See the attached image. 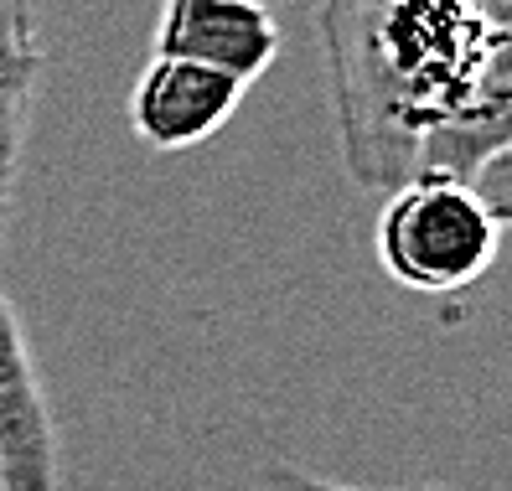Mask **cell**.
<instances>
[{
	"mask_svg": "<svg viewBox=\"0 0 512 491\" xmlns=\"http://www.w3.org/2000/svg\"><path fill=\"white\" fill-rule=\"evenodd\" d=\"M156 57H182L254 83L280 57V21L264 0H161Z\"/></svg>",
	"mask_w": 512,
	"mask_h": 491,
	"instance_id": "cell-3",
	"label": "cell"
},
{
	"mask_svg": "<svg viewBox=\"0 0 512 491\" xmlns=\"http://www.w3.org/2000/svg\"><path fill=\"white\" fill-rule=\"evenodd\" d=\"M378 264L414 295H461L492 269L502 223L466 181H404L378 212Z\"/></svg>",
	"mask_w": 512,
	"mask_h": 491,
	"instance_id": "cell-2",
	"label": "cell"
},
{
	"mask_svg": "<svg viewBox=\"0 0 512 491\" xmlns=\"http://www.w3.org/2000/svg\"><path fill=\"white\" fill-rule=\"evenodd\" d=\"M47 73V52L37 37L32 0H0V238H6L16 181H21V150L32 130L37 88Z\"/></svg>",
	"mask_w": 512,
	"mask_h": 491,
	"instance_id": "cell-6",
	"label": "cell"
},
{
	"mask_svg": "<svg viewBox=\"0 0 512 491\" xmlns=\"http://www.w3.org/2000/svg\"><path fill=\"white\" fill-rule=\"evenodd\" d=\"M0 491H57V424L26 326L0 290Z\"/></svg>",
	"mask_w": 512,
	"mask_h": 491,
	"instance_id": "cell-4",
	"label": "cell"
},
{
	"mask_svg": "<svg viewBox=\"0 0 512 491\" xmlns=\"http://www.w3.org/2000/svg\"><path fill=\"white\" fill-rule=\"evenodd\" d=\"M357 187L476 181L512 150V0H316Z\"/></svg>",
	"mask_w": 512,
	"mask_h": 491,
	"instance_id": "cell-1",
	"label": "cell"
},
{
	"mask_svg": "<svg viewBox=\"0 0 512 491\" xmlns=\"http://www.w3.org/2000/svg\"><path fill=\"white\" fill-rule=\"evenodd\" d=\"M244 104V83L182 57H150L130 94V130L150 150H192L213 140Z\"/></svg>",
	"mask_w": 512,
	"mask_h": 491,
	"instance_id": "cell-5",
	"label": "cell"
},
{
	"mask_svg": "<svg viewBox=\"0 0 512 491\" xmlns=\"http://www.w3.org/2000/svg\"><path fill=\"white\" fill-rule=\"evenodd\" d=\"M259 491H363V486L321 481V476H311V471H300V466H285V460H275V466H264ZM414 491H450V486H414Z\"/></svg>",
	"mask_w": 512,
	"mask_h": 491,
	"instance_id": "cell-7",
	"label": "cell"
}]
</instances>
